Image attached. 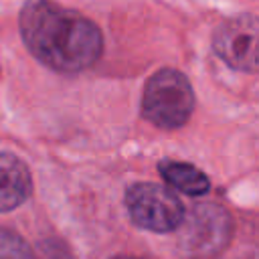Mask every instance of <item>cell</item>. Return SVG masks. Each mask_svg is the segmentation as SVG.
Segmentation results:
<instances>
[{
  "mask_svg": "<svg viewBox=\"0 0 259 259\" xmlns=\"http://www.w3.org/2000/svg\"><path fill=\"white\" fill-rule=\"evenodd\" d=\"M18 22L28 51L53 71H83L103 51L99 26L53 0H26L20 8Z\"/></svg>",
  "mask_w": 259,
  "mask_h": 259,
  "instance_id": "1",
  "label": "cell"
},
{
  "mask_svg": "<svg viewBox=\"0 0 259 259\" xmlns=\"http://www.w3.org/2000/svg\"><path fill=\"white\" fill-rule=\"evenodd\" d=\"M192 109L194 93L180 71L160 69L148 79L142 97V113L148 121L162 130H174L188 121Z\"/></svg>",
  "mask_w": 259,
  "mask_h": 259,
  "instance_id": "2",
  "label": "cell"
},
{
  "mask_svg": "<svg viewBox=\"0 0 259 259\" xmlns=\"http://www.w3.org/2000/svg\"><path fill=\"white\" fill-rule=\"evenodd\" d=\"M125 206L138 227L154 233H170L184 221L180 198L156 182L132 184L125 192Z\"/></svg>",
  "mask_w": 259,
  "mask_h": 259,
  "instance_id": "3",
  "label": "cell"
},
{
  "mask_svg": "<svg viewBox=\"0 0 259 259\" xmlns=\"http://www.w3.org/2000/svg\"><path fill=\"white\" fill-rule=\"evenodd\" d=\"M212 49L229 67L259 73V18L253 14L227 18L212 34Z\"/></svg>",
  "mask_w": 259,
  "mask_h": 259,
  "instance_id": "4",
  "label": "cell"
},
{
  "mask_svg": "<svg viewBox=\"0 0 259 259\" xmlns=\"http://www.w3.org/2000/svg\"><path fill=\"white\" fill-rule=\"evenodd\" d=\"M32 192V178L26 164L14 154H0V212L18 208Z\"/></svg>",
  "mask_w": 259,
  "mask_h": 259,
  "instance_id": "5",
  "label": "cell"
},
{
  "mask_svg": "<svg viewBox=\"0 0 259 259\" xmlns=\"http://www.w3.org/2000/svg\"><path fill=\"white\" fill-rule=\"evenodd\" d=\"M160 174L166 178L168 184L176 186L178 190H182L190 196H200V194L208 192V186H210L206 174L186 162L164 160V162H160Z\"/></svg>",
  "mask_w": 259,
  "mask_h": 259,
  "instance_id": "6",
  "label": "cell"
},
{
  "mask_svg": "<svg viewBox=\"0 0 259 259\" xmlns=\"http://www.w3.org/2000/svg\"><path fill=\"white\" fill-rule=\"evenodd\" d=\"M0 259H34L28 243L14 231L0 229Z\"/></svg>",
  "mask_w": 259,
  "mask_h": 259,
  "instance_id": "7",
  "label": "cell"
},
{
  "mask_svg": "<svg viewBox=\"0 0 259 259\" xmlns=\"http://www.w3.org/2000/svg\"><path fill=\"white\" fill-rule=\"evenodd\" d=\"M113 259H138V257H130V255H117V257H113Z\"/></svg>",
  "mask_w": 259,
  "mask_h": 259,
  "instance_id": "8",
  "label": "cell"
}]
</instances>
